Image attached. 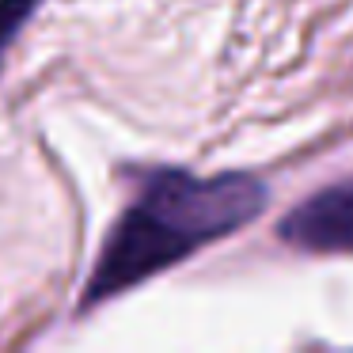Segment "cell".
I'll return each mask as SVG.
<instances>
[{
  "mask_svg": "<svg viewBox=\"0 0 353 353\" xmlns=\"http://www.w3.org/2000/svg\"><path fill=\"white\" fill-rule=\"evenodd\" d=\"M266 205V186L251 175L198 179L190 171H156L141 198L118 216L84 289V307L103 304L163 274L205 243L251 224Z\"/></svg>",
  "mask_w": 353,
  "mask_h": 353,
  "instance_id": "6da1fadb",
  "label": "cell"
},
{
  "mask_svg": "<svg viewBox=\"0 0 353 353\" xmlns=\"http://www.w3.org/2000/svg\"><path fill=\"white\" fill-rule=\"evenodd\" d=\"M281 243L307 254H350L353 251V179L300 201L277 224Z\"/></svg>",
  "mask_w": 353,
  "mask_h": 353,
  "instance_id": "7a4b0ae2",
  "label": "cell"
},
{
  "mask_svg": "<svg viewBox=\"0 0 353 353\" xmlns=\"http://www.w3.org/2000/svg\"><path fill=\"white\" fill-rule=\"evenodd\" d=\"M34 4H39V0H0V57H4L8 42L19 34V27L27 23Z\"/></svg>",
  "mask_w": 353,
  "mask_h": 353,
  "instance_id": "3957f363",
  "label": "cell"
}]
</instances>
